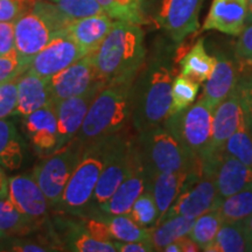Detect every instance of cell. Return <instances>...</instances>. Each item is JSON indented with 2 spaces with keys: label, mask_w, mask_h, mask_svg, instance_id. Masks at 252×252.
Masks as SVG:
<instances>
[{
  "label": "cell",
  "mask_w": 252,
  "mask_h": 252,
  "mask_svg": "<svg viewBox=\"0 0 252 252\" xmlns=\"http://www.w3.org/2000/svg\"><path fill=\"white\" fill-rule=\"evenodd\" d=\"M91 59L97 80L103 86L133 82L146 62L140 25L116 20Z\"/></svg>",
  "instance_id": "obj_1"
},
{
  "label": "cell",
  "mask_w": 252,
  "mask_h": 252,
  "mask_svg": "<svg viewBox=\"0 0 252 252\" xmlns=\"http://www.w3.org/2000/svg\"><path fill=\"white\" fill-rule=\"evenodd\" d=\"M174 71L171 60L158 55L145 62L131 89L132 126L138 133L165 124L172 104Z\"/></svg>",
  "instance_id": "obj_2"
},
{
  "label": "cell",
  "mask_w": 252,
  "mask_h": 252,
  "mask_svg": "<svg viewBox=\"0 0 252 252\" xmlns=\"http://www.w3.org/2000/svg\"><path fill=\"white\" fill-rule=\"evenodd\" d=\"M133 82L104 86L88 110L78 137L83 144L118 133L131 121V89Z\"/></svg>",
  "instance_id": "obj_3"
},
{
  "label": "cell",
  "mask_w": 252,
  "mask_h": 252,
  "mask_svg": "<svg viewBox=\"0 0 252 252\" xmlns=\"http://www.w3.org/2000/svg\"><path fill=\"white\" fill-rule=\"evenodd\" d=\"M138 135V151L149 185L151 179L159 173L188 172L202 175L200 159L163 125Z\"/></svg>",
  "instance_id": "obj_4"
},
{
  "label": "cell",
  "mask_w": 252,
  "mask_h": 252,
  "mask_svg": "<svg viewBox=\"0 0 252 252\" xmlns=\"http://www.w3.org/2000/svg\"><path fill=\"white\" fill-rule=\"evenodd\" d=\"M84 145L83 153L58 206L71 214L81 213L94 200V189L105 163V138Z\"/></svg>",
  "instance_id": "obj_5"
},
{
  "label": "cell",
  "mask_w": 252,
  "mask_h": 252,
  "mask_svg": "<svg viewBox=\"0 0 252 252\" xmlns=\"http://www.w3.org/2000/svg\"><path fill=\"white\" fill-rule=\"evenodd\" d=\"M138 158L137 141L125 130L105 138V163L94 189V203L99 206L112 196Z\"/></svg>",
  "instance_id": "obj_6"
},
{
  "label": "cell",
  "mask_w": 252,
  "mask_h": 252,
  "mask_svg": "<svg viewBox=\"0 0 252 252\" xmlns=\"http://www.w3.org/2000/svg\"><path fill=\"white\" fill-rule=\"evenodd\" d=\"M84 146L86 145L78 137H75L64 146L45 156L33 168L32 175L46 195L49 207L59 206L65 186L83 153Z\"/></svg>",
  "instance_id": "obj_7"
},
{
  "label": "cell",
  "mask_w": 252,
  "mask_h": 252,
  "mask_svg": "<svg viewBox=\"0 0 252 252\" xmlns=\"http://www.w3.org/2000/svg\"><path fill=\"white\" fill-rule=\"evenodd\" d=\"M214 110V106L200 98L196 104L169 116L163 124L200 161L210 151Z\"/></svg>",
  "instance_id": "obj_8"
},
{
  "label": "cell",
  "mask_w": 252,
  "mask_h": 252,
  "mask_svg": "<svg viewBox=\"0 0 252 252\" xmlns=\"http://www.w3.org/2000/svg\"><path fill=\"white\" fill-rule=\"evenodd\" d=\"M202 175H212L220 197L225 198L252 187V167L223 151L213 153L201 161Z\"/></svg>",
  "instance_id": "obj_9"
},
{
  "label": "cell",
  "mask_w": 252,
  "mask_h": 252,
  "mask_svg": "<svg viewBox=\"0 0 252 252\" xmlns=\"http://www.w3.org/2000/svg\"><path fill=\"white\" fill-rule=\"evenodd\" d=\"M53 103L81 96L94 88L104 87L97 80L91 54L84 55L72 64L49 78Z\"/></svg>",
  "instance_id": "obj_10"
},
{
  "label": "cell",
  "mask_w": 252,
  "mask_h": 252,
  "mask_svg": "<svg viewBox=\"0 0 252 252\" xmlns=\"http://www.w3.org/2000/svg\"><path fill=\"white\" fill-rule=\"evenodd\" d=\"M220 201L222 198L220 197L213 176L202 175L196 182L188 185L182 190L162 220L173 216H186L196 220L207 212L217 209Z\"/></svg>",
  "instance_id": "obj_11"
},
{
  "label": "cell",
  "mask_w": 252,
  "mask_h": 252,
  "mask_svg": "<svg viewBox=\"0 0 252 252\" xmlns=\"http://www.w3.org/2000/svg\"><path fill=\"white\" fill-rule=\"evenodd\" d=\"M56 34L58 32L32 8L15 21V50L27 69L34 56L45 48Z\"/></svg>",
  "instance_id": "obj_12"
},
{
  "label": "cell",
  "mask_w": 252,
  "mask_h": 252,
  "mask_svg": "<svg viewBox=\"0 0 252 252\" xmlns=\"http://www.w3.org/2000/svg\"><path fill=\"white\" fill-rule=\"evenodd\" d=\"M203 0H162L157 20L175 43L198 30Z\"/></svg>",
  "instance_id": "obj_13"
},
{
  "label": "cell",
  "mask_w": 252,
  "mask_h": 252,
  "mask_svg": "<svg viewBox=\"0 0 252 252\" xmlns=\"http://www.w3.org/2000/svg\"><path fill=\"white\" fill-rule=\"evenodd\" d=\"M83 56L84 53L65 30L56 34L48 45L34 56L28 70L50 78Z\"/></svg>",
  "instance_id": "obj_14"
},
{
  "label": "cell",
  "mask_w": 252,
  "mask_h": 252,
  "mask_svg": "<svg viewBox=\"0 0 252 252\" xmlns=\"http://www.w3.org/2000/svg\"><path fill=\"white\" fill-rule=\"evenodd\" d=\"M8 195L15 207L40 228L46 224L49 203L33 175H14L8 178Z\"/></svg>",
  "instance_id": "obj_15"
},
{
  "label": "cell",
  "mask_w": 252,
  "mask_h": 252,
  "mask_svg": "<svg viewBox=\"0 0 252 252\" xmlns=\"http://www.w3.org/2000/svg\"><path fill=\"white\" fill-rule=\"evenodd\" d=\"M245 124L247 122H245L241 97H239L237 88H235V90L214 110L212 144H210V151L207 157L223 151L226 140Z\"/></svg>",
  "instance_id": "obj_16"
},
{
  "label": "cell",
  "mask_w": 252,
  "mask_h": 252,
  "mask_svg": "<svg viewBox=\"0 0 252 252\" xmlns=\"http://www.w3.org/2000/svg\"><path fill=\"white\" fill-rule=\"evenodd\" d=\"M21 118L24 130L37 153L48 156L58 150L59 125L54 103Z\"/></svg>",
  "instance_id": "obj_17"
},
{
  "label": "cell",
  "mask_w": 252,
  "mask_h": 252,
  "mask_svg": "<svg viewBox=\"0 0 252 252\" xmlns=\"http://www.w3.org/2000/svg\"><path fill=\"white\" fill-rule=\"evenodd\" d=\"M102 88H94L81 96L62 99L54 104L59 125L58 149L64 146L78 134L91 102Z\"/></svg>",
  "instance_id": "obj_18"
},
{
  "label": "cell",
  "mask_w": 252,
  "mask_h": 252,
  "mask_svg": "<svg viewBox=\"0 0 252 252\" xmlns=\"http://www.w3.org/2000/svg\"><path fill=\"white\" fill-rule=\"evenodd\" d=\"M146 190H149V179L139 156L112 196L105 203L99 204L98 208L102 214L106 215H127L135 200Z\"/></svg>",
  "instance_id": "obj_19"
},
{
  "label": "cell",
  "mask_w": 252,
  "mask_h": 252,
  "mask_svg": "<svg viewBox=\"0 0 252 252\" xmlns=\"http://www.w3.org/2000/svg\"><path fill=\"white\" fill-rule=\"evenodd\" d=\"M201 176L202 175L198 173L175 172L159 173L151 179L149 190L152 193L154 202L158 208V220L156 225L163 220L169 208L175 202L182 190L188 185L196 182Z\"/></svg>",
  "instance_id": "obj_20"
},
{
  "label": "cell",
  "mask_w": 252,
  "mask_h": 252,
  "mask_svg": "<svg viewBox=\"0 0 252 252\" xmlns=\"http://www.w3.org/2000/svg\"><path fill=\"white\" fill-rule=\"evenodd\" d=\"M248 0H213L202 31L238 36L245 27Z\"/></svg>",
  "instance_id": "obj_21"
},
{
  "label": "cell",
  "mask_w": 252,
  "mask_h": 252,
  "mask_svg": "<svg viewBox=\"0 0 252 252\" xmlns=\"http://www.w3.org/2000/svg\"><path fill=\"white\" fill-rule=\"evenodd\" d=\"M17 91L18 102L15 116L19 117H25L53 103L49 78H45L30 70L25 71L18 77Z\"/></svg>",
  "instance_id": "obj_22"
},
{
  "label": "cell",
  "mask_w": 252,
  "mask_h": 252,
  "mask_svg": "<svg viewBox=\"0 0 252 252\" xmlns=\"http://www.w3.org/2000/svg\"><path fill=\"white\" fill-rule=\"evenodd\" d=\"M216 62L210 77L206 81L200 98L216 108L235 90L238 82V69L235 62L223 53L215 55Z\"/></svg>",
  "instance_id": "obj_23"
},
{
  "label": "cell",
  "mask_w": 252,
  "mask_h": 252,
  "mask_svg": "<svg viewBox=\"0 0 252 252\" xmlns=\"http://www.w3.org/2000/svg\"><path fill=\"white\" fill-rule=\"evenodd\" d=\"M113 23V19L106 13L97 14L72 20L67 32L84 55H88L96 52L111 31Z\"/></svg>",
  "instance_id": "obj_24"
},
{
  "label": "cell",
  "mask_w": 252,
  "mask_h": 252,
  "mask_svg": "<svg viewBox=\"0 0 252 252\" xmlns=\"http://www.w3.org/2000/svg\"><path fill=\"white\" fill-rule=\"evenodd\" d=\"M24 161V146L14 123L0 119V166L17 171Z\"/></svg>",
  "instance_id": "obj_25"
},
{
  "label": "cell",
  "mask_w": 252,
  "mask_h": 252,
  "mask_svg": "<svg viewBox=\"0 0 252 252\" xmlns=\"http://www.w3.org/2000/svg\"><path fill=\"white\" fill-rule=\"evenodd\" d=\"M215 62V55L208 54L203 39H200L180 60L181 74L201 84L210 77Z\"/></svg>",
  "instance_id": "obj_26"
},
{
  "label": "cell",
  "mask_w": 252,
  "mask_h": 252,
  "mask_svg": "<svg viewBox=\"0 0 252 252\" xmlns=\"http://www.w3.org/2000/svg\"><path fill=\"white\" fill-rule=\"evenodd\" d=\"M194 220L186 216H173L150 228L151 242L154 251H163L169 243L187 236L193 226Z\"/></svg>",
  "instance_id": "obj_27"
},
{
  "label": "cell",
  "mask_w": 252,
  "mask_h": 252,
  "mask_svg": "<svg viewBox=\"0 0 252 252\" xmlns=\"http://www.w3.org/2000/svg\"><path fill=\"white\" fill-rule=\"evenodd\" d=\"M37 229L15 207L8 193L0 194V231L6 236H26Z\"/></svg>",
  "instance_id": "obj_28"
},
{
  "label": "cell",
  "mask_w": 252,
  "mask_h": 252,
  "mask_svg": "<svg viewBox=\"0 0 252 252\" xmlns=\"http://www.w3.org/2000/svg\"><path fill=\"white\" fill-rule=\"evenodd\" d=\"M67 232L63 236L62 248L65 251L74 252H116L113 242H103L91 237L86 231H83L72 219L69 220Z\"/></svg>",
  "instance_id": "obj_29"
},
{
  "label": "cell",
  "mask_w": 252,
  "mask_h": 252,
  "mask_svg": "<svg viewBox=\"0 0 252 252\" xmlns=\"http://www.w3.org/2000/svg\"><path fill=\"white\" fill-rule=\"evenodd\" d=\"M207 252H243L250 251L245 236L243 222L223 223L215 241L208 247Z\"/></svg>",
  "instance_id": "obj_30"
},
{
  "label": "cell",
  "mask_w": 252,
  "mask_h": 252,
  "mask_svg": "<svg viewBox=\"0 0 252 252\" xmlns=\"http://www.w3.org/2000/svg\"><path fill=\"white\" fill-rule=\"evenodd\" d=\"M217 210L223 223L243 222L252 214V187L223 198Z\"/></svg>",
  "instance_id": "obj_31"
},
{
  "label": "cell",
  "mask_w": 252,
  "mask_h": 252,
  "mask_svg": "<svg viewBox=\"0 0 252 252\" xmlns=\"http://www.w3.org/2000/svg\"><path fill=\"white\" fill-rule=\"evenodd\" d=\"M105 222L108 223L113 241L133 242V241H151L150 228H143L138 225L130 215H106Z\"/></svg>",
  "instance_id": "obj_32"
},
{
  "label": "cell",
  "mask_w": 252,
  "mask_h": 252,
  "mask_svg": "<svg viewBox=\"0 0 252 252\" xmlns=\"http://www.w3.org/2000/svg\"><path fill=\"white\" fill-rule=\"evenodd\" d=\"M222 224L223 222L219 210H210L194 220L193 226L187 236L204 251L215 241Z\"/></svg>",
  "instance_id": "obj_33"
},
{
  "label": "cell",
  "mask_w": 252,
  "mask_h": 252,
  "mask_svg": "<svg viewBox=\"0 0 252 252\" xmlns=\"http://www.w3.org/2000/svg\"><path fill=\"white\" fill-rule=\"evenodd\" d=\"M200 84L185 75L174 76L172 84V104L169 116L187 109L196 100ZM168 116V117H169Z\"/></svg>",
  "instance_id": "obj_34"
},
{
  "label": "cell",
  "mask_w": 252,
  "mask_h": 252,
  "mask_svg": "<svg viewBox=\"0 0 252 252\" xmlns=\"http://www.w3.org/2000/svg\"><path fill=\"white\" fill-rule=\"evenodd\" d=\"M223 152L252 167V133L247 124L226 140Z\"/></svg>",
  "instance_id": "obj_35"
},
{
  "label": "cell",
  "mask_w": 252,
  "mask_h": 252,
  "mask_svg": "<svg viewBox=\"0 0 252 252\" xmlns=\"http://www.w3.org/2000/svg\"><path fill=\"white\" fill-rule=\"evenodd\" d=\"M128 215L138 225L143 228H152L156 225L158 208L150 190H146L135 200Z\"/></svg>",
  "instance_id": "obj_36"
},
{
  "label": "cell",
  "mask_w": 252,
  "mask_h": 252,
  "mask_svg": "<svg viewBox=\"0 0 252 252\" xmlns=\"http://www.w3.org/2000/svg\"><path fill=\"white\" fill-rule=\"evenodd\" d=\"M72 20L105 13L97 0H50Z\"/></svg>",
  "instance_id": "obj_37"
},
{
  "label": "cell",
  "mask_w": 252,
  "mask_h": 252,
  "mask_svg": "<svg viewBox=\"0 0 252 252\" xmlns=\"http://www.w3.org/2000/svg\"><path fill=\"white\" fill-rule=\"evenodd\" d=\"M143 4L144 0H115L111 17L113 20H123L128 23L143 24Z\"/></svg>",
  "instance_id": "obj_38"
},
{
  "label": "cell",
  "mask_w": 252,
  "mask_h": 252,
  "mask_svg": "<svg viewBox=\"0 0 252 252\" xmlns=\"http://www.w3.org/2000/svg\"><path fill=\"white\" fill-rule=\"evenodd\" d=\"M77 215L76 219H74L80 225V228L86 231L91 237L98 239L103 242H113L111 232H110L108 223L105 222L104 217H96V216H86L83 214H72Z\"/></svg>",
  "instance_id": "obj_39"
},
{
  "label": "cell",
  "mask_w": 252,
  "mask_h": 252,
  "mask_svg": "<svg viewBox=\"0 0 252 252\" xmlns=\"http://www.w3.org/2000/svg\"><path fill=\"white\" fill-rule=\"evenodd\" d=\"M27 70V67L19 58L17 50L9 54L0 55V84L18 80V77Z\"/></svg>",
  "instance_id": "obj_40"
},
{
  "label": "cell",
  "mask_w": 252,
  "mask_h": 252,
  "mask_svg": "<svg viewBox=\"0 0 252 252\" xmlns=\"http://www.w3.org/2000/svg\"><path fill=\"white\" fill-rule=\"evenodd\" d=\"M0 248H6L2 251H13V252H49V251H60L61 249L58 248L56 244H52L50 242H42L41 239H28V238H18L13 239L6 245H1Z\"/></svg>",
  "instance_id": "obj_41"
},
{
  "label": "cell",
  "mask_w": 252,
  "mask_h": 252,
  "mask_svg": "<svg viewBox=\"0 0 252 252\" xmlns=\"http://www.w3.org/2000/svg\"><path fill=\"white\" fill-rule=\"evenodd\" d=\"M34 2L35 0H0V23H15Z\"/></svg>",
  "instance_id": "obj_42"
},
{
  "label": "cell",
  "mask_w": 252,
  "mask_h": 252,
  "mask_svg": "<svg viewBox=\"0 0 252 252\" xmlns=\"http://www.w3.org/2000/svg\"><path fill=\"white\" fill-rule=\"evenodd\" d=\"M17 102V80L0 84V119L15 116Z\"/></svg>",
  "instance_id": "obj_43"
},
{
  "label": "cell",
  "mask_w": 252,
  "mask_h": 252,
  "mask_svg": "<svg viewBox=\"0 0 252 252\" xmlns=\"http://www.w3.org/2000/svg\"><path fill=\"white\" fill-rule=\"evenodd\" d=\"M235 58L239 67L252 65V23L245 25L235 45Z\"/></svg>",
  "instance_id": "obj_44"
},
{
  "label": "cell",
  "mask_w": 252,
  "mask_h": 252,
  "mask_svg": "<svg viewBox=\"0 0 252 252\" xmlns=\"http://www.w3.org/2000/svg\"><path fill=\"white\" fill-rule=\"evenodd\" d=\"M239 97L248 127L252 133V76H238L237 86Z\"/></svg>",
  "instance_id": "obj_45"
},
{
  "label": "cell",
  "mask_w": 252,
  "mask_h": 252,
  "mask_svg": "<svg viewBox=\"0 0 252 252\" xmlns=\"http://www.w3.org/2000/svg\"><path fill=\"white\" fill-rule=\"evenodd\" d=\"M15 50L14 23H0V55Z\"/></svg>",
  "instance_id": "obj_46"
},
{
  "label": "cell",
  "mask_w": 252,
  "mask_h": 252,
  "mask_svg": "<svg viewBox=\"0 0 252 252\" xmlns=\"http://www.w3.org/2000/svg\"><path fill=\"white\" fill-rule=\"evenodd\" d=\"M116 250L119 252H152L154 251L151 241H133V242H119L113 241Z\"/></svg>",
  "instance_id": "obj_47"
},
{
  "label": "cell",
  "mask_w": 252,
  "mask_h": 252,
  "mask_svg": "<svg viewBox=\"0 0 252 252\" xmlns=\"http://www.w3.org/2000/svg\"><path fill=\"white\" fill-rule=\"evenodd\" d=\"M179 244H180L181 248V252H197V251H202L198 245L195 243L194 241H191L188 236H184V237L179 238Z\"/></svg>",
  "instance_id": "obj_48"
},
{
  "label": "cell",
  "mask_w": 252,
  "mask_h": 252,
  "mask_svg": "<svg viewBox=\"0 0 252 252\" xmlns=\"http://www.w3.org/2000/svg\"><path fill=\"white\" fill-rule=\"evenodd\" d=\"M243 228L245 236H247L249 249H250V251H252V214L247 220H243Z\"/></svg>",
  "instance_id": "obj_49"
},
{
  "label": "cell",
  "mask_w": 252,
  "mask_h": 252,
  "mask_svg": "<svg viewBox=\"0 0 252 252\" xmlns=\"http://www.w3.org/2000/svg\"><path fill=\"white\" fill-rule=\"evenodd\" d=\"M8 193V178L5 174L4 167L0 166V194Z\"/></svg>",
  "instance_id": "obj_50"
},
{
  "label": "cell",
  "mask_w": 252,
  "mask_h": 252,
  "mask_svg": "<svg viewBox=\"0 0 252 252\" xmlns=\"http://www.w3.org/2000/svg\"><path fill=\"white\" fill-rule=\"evenodd\" d=\"M99 2V5L102 6L105 13L109 15H111L112 9H113V5H115V0H97Z\"/></svg>",
  "instance_id": "obj_51"
},
{
  "label": "cell",
  "mask_w": 252,
  "mask_h": 252,
  "mask_svg": "<svg viewBox=\"0 0 252 252\" xmlns=\"http://www.w3.org/2000/svg\"><path fill=\"white\" fill-rule=\"evenodd\" d=\"M252 23V0H248V9H247V19H245V25Z\"/></svg>",
  "instance_id": "obj_52"
},
{
  "label": "cell",
  "mask_w": 252,
  "mask_h": 252,
  "mask_svg": "<svg viewBox=\"0 0 252 252\" xmlns=\"http://www.w3.org/2000/svg\"><path fill=\"white\" fill-rule=\"evenodd\" d=\"M6 237H7V236H6L2 231H0V241H2V239L6 238Z\"/></svg>",
  "instance_id": "obj_53"
},
{
  "label": "cell",
  "mask_w": 252,
  "mask_h": 252,
  "mask_svg": "<svg viewBox=\"0 0 252 252\" xmlns=\"http://www.w3.org/2000/svg\"><path fill=\"white\" fill-rule=\"evenodd\" d=\"M250 76H252V72H251V75H250Z\"/></svg>",
  "instance_id": "obj_54"
}]
</instances>
